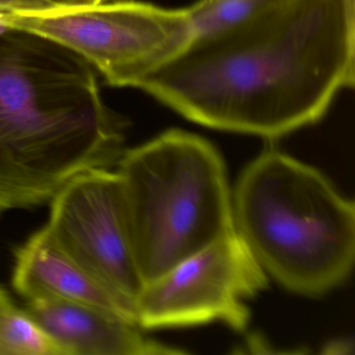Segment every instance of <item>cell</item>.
<instances>
[{
    "mask_svg": "<svg viewBox=\"0 0 355 355\" xmlns=\"http://www.w3.org/2000/svg\"><path fill=\"white\" fill-rule=\"evenodd\" d=\"M355 84V0H288L191 43L139 90L186 119L273 141L321 121Z\"/></svg>",
    "mask_w": 355,
    "mask_h": 355,
    "instance_id": "6da1fadb",
    "label": "cell"
},
{
    "mask_svg": "<svg viewBox=\"0 0 355 355\" xmlns=\"http://www.w3.org/2000/svg\"><path fill=\"white\" fill-rule=\"evenodd\" d=\"M128 125L84 58L36 33L0 35V216L49 203L74 176L117 165Z\"/></svg>",
    "mask_w": 355,
    "mask_h": 355,
    "instance_id": "7a4b0ae2",
    "label": "cell"
},
{
    "mask_svg": "<svg viewBox=\"0 0 355 355\" xmlns=\"http://www.w3.org/2000/svg\"><path fill=\"white\" fill-rule=\"evenodd\" d=\"M234 232L266 275L288 292L324 296L348 280L355 207L319 170L270 147L232 190Z\"/></svg>",
    "mask_w": 355,
    "mask_h": 355,
    "instance_id": "3957f363",
    "label": "cell"
},
{
    "mask_svg": "<svg viewBox=\"0 0 355 355\" xmlns=\"http://www.w3.org/2000/svg\"><path fill=\"white\" fill-rule=\"evenodd\" d=\"M116 166L143 284L234 230L225 164L207 139L171 128L125 148Z\"/></svg>",
    "mask_w": 355,
    "mask_h": 355,
    "instance_id": "277c9868",
    "label": "cell"
},
{
    "mask_svg": "<svg viewBox=\"0 0 355 355\" xmlns=\"http://www.w3.org/2000/svg\"><path fill=\"white\" fill-rule=\"evenodd\" d=\"M0 21L68 47L116 88L138 89L192 42L186 8L166 9L136 0L0 16Z\"/></svg>",
    "mask_w": 355,
    "mask_h": 355,
    "instance_id": "5b68a950",
    "label": "cell"
},
{
    "mask_svg": "<svg viewBox=\"0 0 355 355\" xmlns=\"http://www.w3.org/2000/svg\"><path fill=\"white\" fill-rule=\"evenodd\" d=\"M269 277L232 230L143 286L136 302L142 329L188 327L219 321L243 332L250 322L247 301Z\"/></svg>",
    "mask_w": 355,
    "mask_h": 355,
    "instance_id": "8992f818",
    "label": "cell"
},
{
    "mask_svg": "<svg viewBox=\"0 0 355 355\" xmlns=\"http://www.w3.org/2000/svg\"><path fill=\"white\" fill-rule=\"evenodd\" d=\"M49 205L45 226L55 242L137 322L144 284L130 246L117 170L97 168L74 176Z\"/></svg>",
    "mask_w": 355,
    "mask_h": 355,
    "instance_id": "52a82bcc",
    "label": "cell"
},
{
    "mask_svg": "<svg viewBox=\"0 0 355 355\" xmlns=\"http://www.w3.org/2000/svg\"><path fill=\"white\" fill-rule=\"evenodd\" d=\"M24 309L61 347L64 355L188 353L148 338L138 324L95 305L70 301H28Z\"/></svg>",
    "mask_w": 355,
    "mask_h": 355,
    "instance_id": "ba28073f",
    "label": "cell"
},
{
    "mask_svg": "<svg viewBox=\"0 0 355 355\" xmlns=\"http://www.w3.org/2000/svg\"><path fill=\"white\" fill-rule=\"evenodd\" d=\"M12 284L28 301L86 303L109 309L137 323L101 284L55 242L46 226L18 247Z\"/></svg>",
    "mask_w": 355,
    "mask_h": 355,
    "instance_id": "9c48e42d",
    "label": "cell"
},
{
    "mask_svg": "<svg viewBox=\"0 0 355 355\" xmlns=\"http://www.w3.org/2000/svg\"><path fill=\"white\" fill-rule=\"evenodd\" d=\"M288 0H198L186 8L192 42H202L247 26Z\"/></svg>",
    "mask_w": 355,
    "mask_h": 355,
    "instance_id": "30bf717a",
    "label": "cell"
},
{
    "mask_svg": "<svg viewBox=\"0 0 355 355\" xmlns=\"http://www.w3.org/2000/svg\"><path fill=\"white\" fill-rule=\"evenodd\" d=\"M0 355H64V352L24 307L15 306L0 320Z\"/></svg>",
    "mask_w": 355,
    "mask_h": 355,
    "instance_id": "8fae6325",
    "label": "cell"
},
{
    "mask_svg": "<svg viewBox=\"0 0 355 355\" xmlns=\"http://www.w3.org/2000/svg\"><path fill=\"white\" fill-rule=\"evenodd\" d=\"M55 10L46 0H0V16L40 14Z\"/></svg>",
    "mask_w": 355,
    "mask_h": 355,
    "instance_id": "7c38bea8",
    "label": "cell"
},
{
    "mask_svg": "<svg viewBox=\"0 0 355 355\" xmlns=\"http://www.w3.org/2000/svg\"><path fill=\"white\" fill-rule=\"evenodd\" d=\"M55 9H74V8L94 7L103 3H115L122 0H46Z\"/></svg>",
    "mask_w": 355,
    "mask_h": 355,
    "instance_id": "4fadbf2b",
    "label": "cell"
},
{
    "mask_svg": "<svg viewBox=\"0 0 355 355\" xmlns=\"http://www.w3.org/2000/svg\"><path fill=\"white\" fill-rule=\"evenodd\" d=\"M16 306L14 301L12 300L11 296L5 288L0 286V320L8 311L13 309Z\"/></svg>",
    "mask_w": 355,
    "mask_h": 355,
    "instance_id": "5bb4252c",
    "label": "cell"
},
{
    "mask_svg": "<svg viewBox=\"0 0 355 355\" xmlns=\"http://www.w3.org/2000/svg\"><path fill=\"white\" fill-rule=\"evenodd\" d=\"M10 28H9V26H6V24H3V22L0 21V35L7 32V31H9Z\"/></svg>",
    "mask_w": 355,
    "mask_h": 355,
    "instance_id": "9a60e30c",
    "label": "cell"
}]
</instances>
